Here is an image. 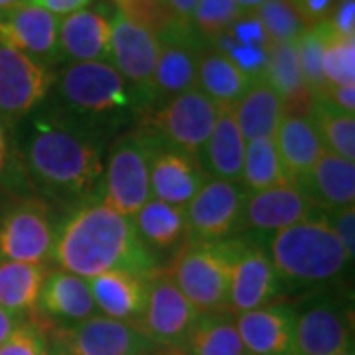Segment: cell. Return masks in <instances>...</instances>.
Masks as SVG:
<instances>
[{"mask_svg": "<svg viewBox=\"0 0 355 355\" xmlns=\"http://www.w3.org/2000/svg\"><path fill=\"white\" fill-rule=\"evenodd\" d=\"M53 259L81 279L111 270H127L140 277L158 272V261L139 241L132 217L114 211L101 200L81 205L55 233Z\"/></svg>", "mask_w": 355, "mask_h": 355, "instance_id": "6da1fadb", "label": "cell"}, {"mask_svg": "<svg viewBox=\"0 0 355 355\" xmlns=\"http://www.w3.org/2000/svg\"><path fill=\"white\" fill-rule=\"evenodd\" d=\"M26 162L44 190L67 202L95 200L103 180L101 144L71 119H40L26 144Z\"/></svg>", "mask_w": 355, "mask_h": 355, "instance_id": "7a4b0ae2", "label": "cell"}, {"mask_svg": "<svg viewBox=\"0 0 355 355\" xmlns=\"http://www.w3.org/2000/svg\"><path fill=\"white\" fill-rule=\"evenodd\" d=\"M268 257L279 280L310 286L340 279L352 263L326 216L277 231Z\"/></svg>", "mask_w": 355, "mask_h": 355, "instance_id": "3957f363", "label": "cell"}, {"mask_svg": "<svg viewBox=\"0 0 355 355\" xmlns=\"http://www.w3.org/2000/svg\"><path fill=\"white\" fill-rule=\"evenodd\" d=\"M58 95L81 127L116 125L139 103L109 62L69 64L58 76Z\"/></svg>", "mask_w": 355, "mask_h": 355, "instance_id": "277c9868", "label": "cell"}, {"mask_svg": "<svg viewBox=\"0 0 355 355\" xmlns=\"http://www.w3.org/2000/svg\"><path fill=\"white\" fill-rule=\"evenodd\" d=\"M231 259V239L186 241L178 249L168 277L200 314L227 310Z\"/></svg>", "mask_w": 355, "mask_h": 355, "instance_id": "5b68a950", "label": "cell"}, {"mask_svg": "<svg viewBox=\"0 0 355 355\" xmlns=\"http://www.w3.org/2000/svg\"><path fill=\"white\" fill-rule=\"evenodd\" d=\"M150 154L153 139L142 127L114 140L99 200L123 216H135L150 200Z\"/></svg>", "mask_w": 355, "mask_h": 355, "instance_id": "8992f818", "label": "cell"}, {"mask_svg": "<svg viewBox=\"0 0 355 355\" xmlns=\"http://www.w3.org/2000/svg\"><path fill=\"white\" fill-rule=\"evenodd\" d=\"M160 53V42L153 30L116 8L111 18L109 64L128 81L137 101L153 107V79Z\"/></svg>", "mask_w": 355, "mask_h": 355, "instance_id": "52a82bcc", "label": "cell"}, {"mask_svg": "<svg viewBox=\"0 0 355 355\" xmlns=\"http://www.w3.org/2000/svg\"><path fill=\"white\" fill-rule=\"evenodd\" d=\"M219 114V107L200 89H190L164 103L146 116L144 128L153 130L172 146L182 148L200 160L205 142L209 139Z\"/></svg>", "mask_w": 355, "mask_h": 355, "instance_id": "ba28073f", "label": "cell"}, {"mask_svg": "<svg viewBox=\"0 0 355 355\" xmlns=\"http://www.w3.org/2000/svg\"><path fill=\"white\" fill-rule=\"evenodd\" d=\"M247 191L237 182L209 178L186 205L188 241L219 243L241 229Z\"/></svg>", "mask_w": 355, "mask_h": 355, "instance_id": "9c48e42d", "label": "cell"}, {"mask_svg": "<svg viewBox=\"0 0 355 355\" xmlns=\"http://www.w3.org/2000/svg\"><path fill=\"white\" fill-rule=\"evenodd\" d=\"M198 318L200 312L172 279L164 272H156L148 280L146 304L135 324L154 345L180 347L186 345Z\"/></svg>", "mask_w": 355, "mask_h": 355, "instance_id": "30bf717a", "label": "cell"}, {"mask_svg": "<svg viewBox=\"0 0 355 355\" xmlns=\"http://www.w3.org/2000/svg\"><path fill=\"white\" fill-rule=\"evenodd\" d=\"M160 53L153 79V107L196 87V73L203 42L190 22H174L158 34Z\"/></svg>", "mask_w": 355, "mask_h": 355, "instance_id": "8fae6325", "label": "cell"}, {"mask_svg": "<svg viewBox=\"0 0 355 355\" xmlns=\"http://www.w3.org/2000/svg\"><path fill=\"white\" fill-rule=\"evenodd\" d=\"M51 81L48 67L0 40V119L6 127L22 121L46 99Z\"/></svg>", "mask_w": 355, "mask_h": 355, "instance_id": "7c38bea8", "label": "cell"}, {"mask_svg": "<svg viewBox=\"0 0 355 355\" xmlns=\"http://www.w3.org/2000/svg\"><path fill=\"white\" fill-rule=\"evenodd\" d=\"M64 355H148L156 349L135 324L109 316H91L58 331Z\"/></svg>", "mask_w": 355, "mask_h": 355, "instance_id": "4fadbf2b", "label": "cell"}, {"mask_svg": "<svg viewBox=\"0 0 355 355\" xmlns=\"http://www.w3.org/2000/svg\"><path fill=\"white\" fill-rule=\"evenodd\" d=\"M231 280L227 310L239 316L268 304L279 291V277L263 247L243 239H231Z\"/></svg>", "mask_w": 355, "mask_h": 355, "instance_id": "5bb4252c", "label": "cell"}, {"mask_svg": "<svg viewBox=\"0 0 355 355\" xmlns=\"http://www.w3.org/2000/svg\"><path fill=\"white\" fill-rule=\"evenodd\" d=\"M148 135L153 139L150 198L170 205L186 207L209 180L207 172L196 156L172 146L170 142L156 137L153 130H148Z\"/></svg>", "mask_w": 355, "mask_h": 355, "instance_id": "9a60e30c", "label": "cell"}, {"mask_svg": "<svg viewBox=\"0 0 355 355\" xmlns=\"http://www.w3.org/2000/svg\"><path fill=\"white\" fill-rule=\"evenodd\" d=\"M53 227L38 203H20L0 217V261L42 265L53 251Z\"/></svg>", "mask_w": 355, "mask_h": 355, "instance_id": "2e32d148", "label": "cell"}, {"mask_svg": "<svg viewBox=\"0 0 355 355\" xmlns=\"http://www.w3.org/2000/svg\"><path fill=\"white\" fill-rule=\"evenodd\" d=\"M58 26V16L28 2L0 10V40L44 67L60 60Z\"/></svg>", "mask_w": 355, "mask_h": 355, "instance_id": "e0dca14e", "label": "cell"}, {"mask_svg": "<svg viewBox=\"0 0 355 355\" xmlns=\"http://www.w3.org/2000/svg\"><path fill=\"white\" fill-rule=\"evenodd\" d=\"M352 347L347 312L338 302H312L294 312V336L288 355H336Z\"/></svg>", "mask_w": 355, "mask_h": 355, "instance_id": "ac0fdd59", "label": "cell"}, {"mask_svg": "<svg viewBox=\"0 0 355 355\" xmlns=\"http://www.w3.org/2000/svg\"><path fill=\"white\" fill-rule=\"evenodd\" d=\"M326 216L304 191L294 184H282L257 193H247L243 205L241 229L280 231L314 217Z\"/></svg>", "mask_w": 355, "mask_h": 355, "instance_id": "d6986e66", "label": "cell"}, {"mask_svg": "<svg viewBox=\"0 0 355 355\" xmlns=\"http://www.w3.org/2000/svg\"><path fill=\"white\" fill-rule=\"evenodd\" d=\"M272 140L284 176L294 186H298L310 174L318 158L326 150L306 111H284Z\"/></svg>", "mask_w": 355, "mask_h": 355, "instance_id": "ffe728a7", "label": "cell"}, {"mask_svg": "<svg viewBox=\"0 0 355 355\" xmlns=\"http://www.w3.org/2000/svg\"><path fill=\"white\" fill-rule=\"evenodd\" d=\"M60 58L73 62H109L111 20L95 8L64 16L58 26Z\"/></svg>", "mask_w": 355, "mask_h": 355, "instance_id": "44dd1931", "label": "cell"}, {"mask_svg": "<svg viewBox=\"0 0 355 355\" xmlns=\"http://www.w3.org/2000/svg\"><path fill=\"white\" fill-rule=\"evenodd\" d=\"M298 188L326 216L349 207L355 202V162L324 150Z\"/></svg>", "mask_w": 355, "mask_h": 355, "instance_id": "7402d4cb", "label": "cell"}, {"mask_svg": "<svg viewBox=\"0 0 355 355\" xmlns=\"http://www.w3.org/2000/svg\"><path fill=\"white\" fill-rule=\"evenodd\" d=\"M247 355H288L294 336V310L263 306L235 316Z\"/></svg>", "mask_w": 355, "mask_h": 355, "instance_id": "603a6c76", "label": "cell"}, {"mask_svg": "<svg viewBox=\"0 0 355 355\" xmlns=\"http://www.w3.org/2000/svg\"><path fill=\"white\" fill-rule=\"evenodd\" d=\"M150 277H140L127 270H111L87 280L97 308L113 320L137 322L144 310Z\"/></svg>", "mask_w": 355, "mask_h": 355, "instance_id": "cb8c5ba5", "label": "cell"}, {"mask_svg": "<svg viewBox=\"0 0 355 355\" xmlns=\"http://www.w3.org/2000/svg\"><path fill=\"white\" fill-rule=\"evenodd\" d=\"M132 225L139 241L153 254L154 261L158 254L176 251L184 245V239H188L186 207L170 205L154 198L132 216Z\"/></svg>", "mask_w": 355, "mask_h": 355, "instance_id": "d4e9b609", "label": "cell"}, {"mask_svg": "<svg viewBox=\"0 0 355 355\" xmlns=\"http://www.w3.org/2000/svg\"><path fill=\"white\" fill-rule=\"evenodd\" d=\"M245 146L241 130L237 127L233 109H219L214 130L200 154V162L207 176L211 174L217 180L237 182L241 180Z\"/></svg>", "mask_w": 355, "mask_h": 355, "instance_id": "484cf974", "label": "cell"}, {"mask_svg": "<svg viewBox=\"0 0 355 355\" xmlns=\"http://www.w3.org/2000/svg\"><path fill=\"white\" fill-rule=\"evenodd\" d=\"M251 81L227 55L216 46L205 44L196 73V89L207 95L219 109H233L245 91L249 89Z\"/></svg>", "mask_w": 355, "mask_h": 355, "instance_id": "4316f807", "label": "cell"}, {"mask_svg": "<svg viewBox=\"0 0 355 355\" xmlns=\"http://www.w3.org/2000/svg\"><path fill=\"white\" fill-rule=\"evenodd\" d=\"M265 81L275 89L284 111H306L310 91L300 71L298 51L294 42H270L266 50Z\"/></svg>", "mask_w": 355, "mask_h": 355, "instance_id": "83f0119b", "label": "cell"}, {"mask_svg": "<svg viewBox=\"0 0 355 355\" xmlns=\"http://www.w3.org/2000/svg\"><path fill=\"white\" fill-rule=\"evenodd\" d=\"M282 113L284 105L265 79L251 83L239 103L233 107V114L245 142L275 139Z\"/></svg>", "mask_w": 355, "mask_h": 355, "instance_id": "f1b7e54d", "label": "cell"}, {"mask_svg": "<svg viewBox=\"0 0 355 355\" xmlns=\"http://www.w3.org/2000/svg\"><path fill=\"white\" fill-rule=\"evenodd\" d=\"M38 306L53 318L81 322L93 316L95 302L89 291L87 280L71 272H53L46 277L40 292Z\"/></svg>", "mask_w": 355, "mask_h": 355, "instance_id": "f546056e", "label": "cell"}, {"mask_svg": "<svg viewBox=\"0 0 355 355\" xmlns=\"http://www.w3.org/2000/svg\"><path fill=\"white\" fill-rule=\"evenodd\" d=\"M46 277L44 265L0 261V308L14 316L34 310Z\"/></svg>", "mask_w": 355, "mask_h": 355, "instance_id": "4dcf8cb0", "label": "cell"}, {"mask_svg": "<svg viewBox=\"0 0 355 355\" xmlns=\"http://www.w3.org/2000/svg\"><path fill=\"white\" fill-rule=\"evenodd\" d=\"M186 345L190 355H247L235 314L229 310L200 314Z\"/></svg>", "mask_w": 355, "mask_h": 355, "instance_id": "1f68e13d", "label": "cell"}, {"mask_svg": "<svg viewBox=\"0 0 355 355\" xmlns=\"http://www.w3.org/2000/svg\"><path fill=\"white\" fill-rule=\"evenodd\" d=\"M324 148L355 162V114L334 107L324 97H312L306 109Z\"/></svg>", "mask_w": 355, "mask_h": 355, "instance_id": "d6a6232c", "label": "cell"}, {"mask_svg": "<svg viewBox=\"0 0 355 355\" xmlns=\"http://www.w3.org/2000/svg\"><path fill=\"white\" fill-rule=\"evenodd\" d=\"M239 184L247 193H257L282 184H291L284 176L275 140L257 139L247 142Z\"/></svg>", "mask_w": 355, "mask_h": 355, "instance_id": "836d02e7", "label": "cell"}, {"mask_svg": "<svg viewBox=\"0 0 355 355\" xmlns=\"http://www.w3.org/2000/svg\"><path fill=\"white\" fill-rule=\"evenodd\" d=\"M330 34V24L322 22V24L308 26L304 34L294 42L296 51H298L300 71L304 77L306 87L310 91V97H318L328 89L324 71H322V58H324V48H326Z\"/></svg>", "mask_w": 355, "mask_h": 355, "instance_id": "e575fe53", "label": "cell"}, {"mask_svg": "<svg viewBox=\"0 0 355 355\" xmlns=\"http://www.w3.org/2000/svg\"><path fill=\"white\" fill-rule=\"evenodd\" d=\"M241 14L233 0H198L191 16V28L203 42L214 44L223 34H227L229 28L237 22Z\"/></svg>", "mask_w": 355, "mask_h": 355, "instance_id": "d590c367", "label": "cell"}, {"mask_svg": "<svg viewBox=\"0 0 355 355\" xmlns=\"http://www.w3.org/2000/svg\"><path fill=\"white\" fill-rule=\"evenodd\" d=\"M254 14L270 42H296L308 28L294 10L291 0H266Z\"/></svg>", "mask_w": 355, "mask_h": 355, "instance_id": "8d00e7d4", "label": "cell"}, {"mask_svg": "<svg viewBox=\"0 0 355 355\" xmlns=\"http://www.w3.org/2000/svg\"><path fill=\"white\" fill-rule=\"evenodd\" d=\"M322 71L328 87L355 83V38L338 36L331 30L324 48Z\"/></svg>", "mask_w": 355, "mask_h": 355, "instance_id": "74e56055", "label": "cell"}, {"mask_svg": "<svg viewBox=\"0 0 355 355\" xmlns=\"http://www.w3.org/2000/svg\"><path fill=\"white\" fill-rule=\"evenodd\" d=\"M46 338L34 324H22L0 345V355H44Z\"/></svg>", "mask_w": 355, "mask_h": 355, "instance_id": "f35d334b", "label": "cell"}, {"mask_svg": "<svg viewBox=\"0 0 355 355\" xmlns=\"http://www.w3.org/2000/svg\"><path fill=\"white\" fill-rule=\"evenodd\" d=\"M330 227L334 229L336 237L340 239L342 247L345 249V254L349 261L355 257V205L343 207L338 211H331L326 216Z\"/></svg>", "mask_w": 355, "mask_h": 355, "instance_id": "ab89813d", "label": "cell"}, {"mask_svg": "<svg viewBox=\"0 0 355 355\" xmlns=\"http://www.w3.org/2000/svg\"><path fill=\"white\" fill-rule=\"evenodd\" d=\"M291 4L306 26H316L330 20L338 0H291Z\"/></svg>", "mask_w": 355, "mask_h": 355, "instance_id": "60d3db41", "label": "cell"}, {"mask_svg": "<svg viewBox=\"0 0 355 355\" xmlns=\"http://www.w3.org/2000/svg\"><path fill=\"white\" fill-rule=\"evenodd\" d=\"M328 24L334 34L355 38V0H338Z\"/></svg>", "mask_w": 355, "mask_h": 355, "instance_id": "b9f144b4", "label": "cell"}, {"mask_svg": "<svg viewBox=\"0 0 355 355\" xmlns=\"http://www.w3.org/2000/svg\"><path fill=\"white\" fill-rule=\"evenodd\" d=\"M338 109H342L345 113L355 114V83H347V85H330L322 95Z\"/></svg>", "mask_w": 355, "mask_h": 355, "instance_id": "7bdbcfd3", "label": "cell"}, {"mask_svg": "<svg viewBox=\"0 0 355 355\" xmlns=\"http://www.w3.org/2000/svg\"><path fill=\"white\" fill-rule=\"evenodd\" d=\"M26 2L44 8L53 16H67L81 8H87V4H91L93 0H26Z\"/></svg>", "mask_w": 355, "mask_h": 355, "instance_id": "ee69618b", "label": "cell"}, {"mask_svg": "<svg viewBox=\"0 0 355 355\" xmlns=\"http://www.w3.org/2000/svg\"><path fill=\"white\" fill-rule=\"evenodd\" d=\"M164 4L176 14L180 20L191 24V16H193L196 6H198V0H164Z\"/></svg>", "mask_w": 355, "mask_h": 355, "instance_id": "f6af8a7d", "label": "cell"}, {"mask_svg": "<svg viewBox=\"0 0 355 355\" xmlns=\"http://www.w3.org/2000/svg\"><path fill=\"white\" fill-rule=\"evenodd\" d=\"M10 164V142H8V132L6 125L0 119V174H4Z\"/></svg>", "mask_w": 355, "mask_h": 355, "instance_id": "bcb514c9", "label": "cell"}, {"mask_svg": "<svg viewBox=\"0 0 355 355\" xmlns=\"http://www.w3.org/2000/svg\"><path fill=\"white\" fill-rule=\"evenodd\" d=\"M18 328V316H14L10 312H6L4 308H0V345L8 340V336Z\"/></svg>", "mask_w": 355, "mask_h": 355, "instance_id": "7dc6e473", "label": "cell"}, {"mask_svg": "<svg viewBox=\"0 0 355 355\" xmlns=\"http://www.w3.org/2000/svg\"><path fill=\"white\" fill-rule=\"evenodd\" d=\"M233 2H235V4H237V8L245 14V12H254V10H259V8L265 4L266 0H233Z\"/></svg>", "mask_w": 355, "mask_h": 355, "instance_id": "c3c4849f", "label": "cell"}, {"mask_svg": "<svg viewBox=\"0 0 355 355\" xmlns=\"http://www.w3.org/2000/svg\"><path fill=\"white\" fill-rule=\"evenodd\" d=\"M26 0H0V10H6V8H12V6H18Z\"/></svg>", "mask_w": 355, "mask_h": 355, "instance_id": "681fc988", "label": "cell"}, {"mask_svg": "<svg viewBox=\"0 0 355 355\" xmlns=\"http://www.w3.org/2000/svg\"><path fill=\"white\" fill-rule=\"evenodd\" d=\"M44 355H64V352H62V349H51V352H48V349H46V354Z\"/></svg>", "mask_w": 355, "mask_h": 355, "instance_id": "f907efd6", "label": "cell"}, {"mask_svg": "<svg viewBox=\"0 0 355 355\" xmlns=\"http://www.w3.org/2000/svg\"><path fill=\"white\" fill-rule=\"evenodd\" d=\"M336 355H355V354H354V349L349 347V349H343V352H340V354H336Z\"/></svg>", "mask_w": 355, "mask_h": 355, "instance_id": "816d5d0a", "label": "cell"}]
</instances>
